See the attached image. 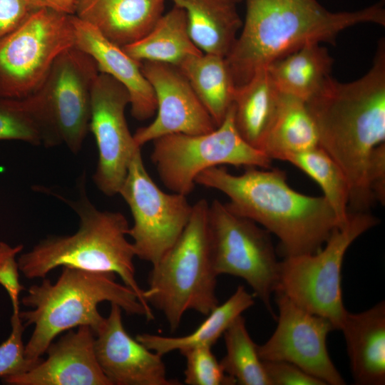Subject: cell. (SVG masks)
I'll list each match as a JSON object with an SVG mask.
<instances>
[{"label": "cell", "mask_w": 385, "mask_h": 385, "mask_svg": "<svg viewBox=\"0 0 385 385\" xmlns=\"http://www.w3.org/2000/svg\"><path fill=\"white\" fill-rule=\"evenodd\" d=\"M141 70L154 91L156 116L133 134L137 145L141 148L156 138L173 133L203 134L217 127L178 67L143 61Z\"/></svg>", "instance_id": "9a60e30c"}, {"label": "cell", "mask_w": 385, "mask_h": 385, "mask_svg": "<svg viewBox=\"0 0 385 385\" xmlns=\"http://www.w3.org/2000/svg\"><path fill=\"white\" fill-rule=\"evenodd\" d=\"M31 286L21 303L31 308L19 312L25 327L34 331L25 345L26 356L40 360L48 346L59 334L80 326L89 327L94 334L104 322L98 306L103 302L118 304L130 315L153 320L137 294L116 281V274L63 267L55 283L48 279Z\"/></svg>", "instance_id": "277c9868"}, {"label": "cell", "mask_w": 385, "mask_h": 385, "mask_svg": "<svg viewBox=\"0 0 385 385\" xmlns=\"http://www.w3.org/2000/svg\"><path fill=\"white\" fill-rule=\"evenodd\" d=\"M150 155L163 184L173 192L189 195L196 177L220 165L270 168L272 160L247 143L234 122L232 104L213 130L198 135L173 133L152 141Z\"/></svg>", "instance_id": "ba28073f"}, {"label": "cell", "mask_w": 385, "mask_h": 385, "mask_svg": "<svg viewBox=\"0 0 385 385\" xmlns=\"http://www.w3.org/2000/svg\"><path fill=\"white\" fill-rule=\"evenodd\" d=\"M368 190L374 199L385 202V143L377 146L371 155L366 167Z\"/></svg>", "instance_id": "e575fe53"}, {"label": "cell", "mask_w": 385, "mask_h": 385, "mask_svg": "<svg viewBox=\"0 0 385 385\" xmlns=\"http://www.w3.org/2000/svg\"><path fill=\"white\" fill-rule=\"evenodd\" d=\"M133 59L160 62L175 66L202 52L192 41L185 11L173 6L139 40L122 47Z\"/></svg>", "instance_id": "cb8c5ba5"}, {"label": "cell", "mask_w": 385, "mask_h": 385, "mask_svg": "<svg viewBox=\"0 0 385 385\" xmlns=\"http://www.w3.org/2000/svg\"><path fill=\"white\" fill-rule=\"evenodd\" d=\"M211 259L216 274L244 279L273 315L271 297L277 289L279 263L270 233L214 200L208 207Z\"/></svg>", "instance_id": "30bf717a"}, {"label": "cell", "mask_w": 385, "mask_h": 385, "mask_svg": "<svg viewBox=\"0 0 385 385\" xmlns=\"http://www.w3.org/2000/svg\"><path fill=\"white\" fill-rule=\"evenodd\" d=\"M165 0H77L75 16L120 47L143 37L163 14Z\"/></svg>", "instance_id": "d6986e66"}, {"label": "cell", "mask_w": 385, "mask_h": 385, "mask_svg": "<svg viewBox=\"0 0 385 385\" xmlns=\"http://www.w3.org/2000/svg\"><path fill=\"white\" fill-rule=\"evenodd\" d=\"M130 105L125 88L99 73L91 93L89 130L93 134L98 160L93 179L106 195L118 194L135 152L141 148L128 128L125 111Z\"/></svg>", "instance_id": "4fadbf2b"}, {"label": "cell", "mask_w": 385, "mask_h": 385, "mask_svg": "<svg viewBox=\"0 0 385 385\" xmlns=\"http://www.w3.org/2000/svg\"><path fill=\"white\" fill-rule=\"evenodd\" d=\"M72 20L75 46L95 60L99 72L111 76L125 88L134 118L138 120L150 118L156 112V100L150 84L142 72L141 63L91 24L75 15Z\"/></svg>", "instance_id": "ac0fdd59"}, {"label": "cell", "mask_w": 385, "mask_h": 385, "mask_svg": "<svg viewBox=\"0 0 385 385\" xmlns=\"http://www.w3.org/2000/svg\"><path fill=\"white\" fill-rule=\"evenodd\" d=\"M19 312H13L11 317V333L0 345L1 379L26 373L42 360H32L26 356L23 342V332L26 327L19 317Z\"/></svg>", "instance_id": "1f68e13d"}, {"label": "cell", "mask_w": 385, "mask_h": 385, "mask_svg": "<svg viewBox=\"0 0 385 385\" xmlns=\"http://www.w3.org/2000/svg\"><path fill=\"white\" fill-rule=\"evenodd\" d=\"M185 11L190 36L205 53L226 57L242 26L235 0H171Z\"/></svg>", "instance_id": "44dd1931"}, {"label": "cell", "mask_w": 385, "mask_h": 385, "mask_svg": "<svg viewBox=\"0 0 385 385\" xmlns=\"http://www.w3.org/2000/svg\"><path fill=\"white\" fill-rule=\"evenodd\" d=\"M95 60L76 46L61 53L34 94L61 143L73 153L89 130L91 93L99 73Z\"/></svg>", "instance_id": "7c38bea8"}, {"label": "cell", "mask_w": 385, "mask_h": 385, "mask_svg": "<svg viewBox=\"0 0 385 385\" xmlns=\"http://www.w3.org/2000/svg\"><path fill=\"white\" fill-rule=\"evenodd\" d=\"M271 385H325L295 364L285 361H262Z\"/></svg>", "instance_id": "836d02e7"}, {"label": "cell", "mask_w": 385, "mask_h": 385, "mask_svg": "<svg viewBox=\"0 0 385 385\" xmlns=\"http://www.w3.org/2000/svg\"><path fill=\"white\" fill-rule=\"evenodd\" d=\"M237 3H239L240 1H241L242 0H235Z\"/></svg>", "instance_id": "74e56055"}, {"label": "cell", "mask_w": 385, "mask_h": 385, "mask_svg": "<svg viewBox=\"0 0 385 385\" xmlns=\"http://www.w3.org/2000/svg\"><path fill=\"white\" fill-rule=\"evenodd\" d=\"M318 145L339 166L349 183L350 212L365 211L374 201L366 172L374 150L385 140V42L379 41L368 72L351 82L329 77L306 101Z\"/></svg>", "instance_id": "6da1fadb"}, {"label": "cell", "mask_w": 385, "mask_h": 385, "mask_svg": "<svg viewBox=\"0 0 385 385\" xmlns=\"http://www.w3.org/2000/svg\"><path fill=\"white\" fill-rule=\"evenodd\" d=\"M72 16L36 9L0 38V98H24L39 88L57 57L75 46Z\"/></svg>", "instance_id": "9c48e42d"}, {"label": "cell", "mask_w": 385, "mask_h": 385, "mask_svg": "<svg viewBox=\"0 0 385 385\" xmlns=\"http://www.w3.org/2000/svg\"><path fill=\"white\" fill-rule=\"evenodd\" d=\"M341 331L357 385L385 384V302L359 312H347Z\"/></svg>", "instance_id": "ffe728a7"}, {"label": "cell", "mask_w": 385, "mask_h": 385, "mask_svg": "<svg viewBox=\"0 0 385 385\" xmlns=\"http://www.w3.org/2000/svg\"><path fill=\"white\" fill-rule=\"evenodd\" d=\"M118 194L128 205L133 223L128 236L135 257L155 264L181 235L192 205L187 195L163 192L146 170L138 148Z\"/></svg>", "instance_id": "8fae6325"}, {"label": "cell", "mask_w": 385, "mask_h": 385, "mask_svg": "<svg viewBox=\"0 0 385 385\" xmlns=\"http://www.w3.org/2000/svg\"><path fill=\"white\" fill-rule=\"evenodd\" d=\"M195 184L222 192L229 197L225 205L230 211L275 235L284 257L317 252L338 226L324 196L295 191L278 168L248 167L236 175L212 167L201 172Z\"/></svg>", "instance_id": "7a4b0ae2"}, {"label": "cell", "mask_w": 385, "mask_h": 385, "mask_svg": "<svg viewBox=\"0 0 385 385\" xmlns=\"http://www.w3.org/2000/svg\"><path fill=\"white\" fill-rule=\"evenodd\" d=\"M242 29L225 57L236 87L260 69L310 42L334 43L344 29L359 24L385 25L382 2L333 12L317 0H245Z\"/></svg>", "instance_id": "3957f363"}, {"label": "cell", "mask_w": 385, "mask_h": 385, "mask_svg": "<svg viewBox=\"0 0 385 385\" xmlns=\"http://www.w3.org/2000/svg\"><path fill=\"white\" fill-rule=\"evenodd\" d=\"M279 95L267 67L235 88L232 106L236 129L247 143L260 150L274 119Z\"/></svg>", "instance_id": "7402d4cb"}, {"label": "cell", "mask_w": 385, "mask_h": 385, "mask_svg": "<svg viewBox=\"0 0 385 385\" xmlns=\"http://www.w3.org/2000/svg\"><path fill=\"white\" fill-rule=\"evenodd\" d=\"M178 67L218 126L232 104L236 88L225 58L202 53Z\"/></svg>", "instance_id": "4316f807"}, {"label": "cell", "mask_w": 385, "mask_h": 385, "mask_svg": "<svg viewBox=\"0 0 385 385\" xmlns=\"http://www.w3.org/2000/svg\"><path fill=\"white\" fill-rule=\"evenodd\" d=\"M226 354L220 361L225 372L240 385H271L257 344L251 338L240 315L223 334Z\"/></svg>", "instance_id": "f546056e"}, {"label": "cell", "mask_w": 385, "mask_h": 385, "mask_svg": "<svg viewBox=\"0 0 385 385\" xmlns=\"http://www.w3.org/2000/svg\"><path fill=\"white\" fill-rule=\"evenodd\" d=\"M254 297L244 286L240 285L230 298L215 307L192 333L174 337L144 333L138 334L135 339L163 356L173 351L181 352L196 346H212L236 318L253 306Z\"/></svg>", "instance_id": "d4e9b609"}, {"label": "cell", "mask_w": 385, "mask_h": 385, "mask_svg": "<svg viewBox=\"0 0 385 385\" xmlns=\"http://www.w3.org/2000/svg\"><path fill=\"white\" fill-rule=\"evenodd\" d=\"M32 10L48 9L58 12L74 15L77 0H26Z\"/></svg>", "instance_id": "8d00e7d4"}, {"label": "cell", "mask_w": 385, "mask_h": 385, "mask_svg": "<svg viewBox=\"0 0 385 385\" xmlns=\"http://www.w3.org/2000/svg\"><path fill=\"white\" fill-rule=\"evenodd\" d=\"M281 160L295 165L321 187L324 197L342 226L349 216L350 190L346 178L335 161L319 146L299 153H289Z\"/></svg>", "instance_id": "f1b7e54d"}, {"label": "cell", "mask_w": 385, "mask_h": 385, "mask_svg": "<svg viewBox=\"0 0 385 385\" xmlns=\"http://www.w3.org/2000/svg\"><path fill=\"white\" fill-rule=\"evenodd\" d=\"M379 220L366 211L349 212L335 227L324 249L284 257L279 263L277 289L302 309L331 322L341 330L347 310L342 299V267L351 243Z\"/></svg>", "instance_id": "52a82bcc"}, {"label": "cell", "mask_w": 385, "mask_h": 385, "mask_svg": "<svg viewBox=\"0 0 385 385\" xmlns=\"http://www.w3.org/2000/svg\"><path fill=\"white\" fill-rule=\"evenodd\" d=\"M70 205L79 217L78 230L71 235L49 236L21 254L18 257L20 272L28 279L44 278L58 267L113 272L152 311L135 277V253L127 238L130 227L125 217L96 208L83 188L80 199Z\"/></svg>", "instance_id": "5b68a950"}, {"label": "cell", "mask_w": 385, "mask_h": 385, "mask_svg": "<svg viewBox=\"0 0 385 385\" xmlns=\"http://www.w3.org/2000/svg\"><path fill=\"white\" fill-rule=\"evenodd\" d=\"M209 203L201 199L180 237L152 266L144 298L165 316L174 332L184 314L194 310L207 316L219 303L217 277L211 259ZM151 307V306H150Z\"/></svg>", "instance_id": "8992f818"}, {"label": "cell", "mask_w": 385, "mask_h": 385, "mask_svg": "<svg viewBox=\"0 0 385 385\" xmlns=\"http://www.w3.org/2000/svg\"><path fill=\"white\" fill-rule=\"evenodd\" d=\"M333 58L318 42L307 43L267 68L280 93L308 101L330 77Z\"/></svg>", "instance_id": "603a6c76"}, {"label": "cell", "mask_w": 385, "mask_h": 385, "mask_svg": "<svg viewBox=\"0 0 385 385\" xmlns=\"http://www.w3.org/2000/svg\"><path fill=\"white\" fill-rule=\"evenodd\" d=\"M212 346H200L180 352L185 356L184 382L188 385H233L235 380L224 371Z\"/></svg>", "instance_id": "4dcf8cb0"}, {"label": "cell", "mask_w": 385, "mask_h": 385, "mask_svg": "<svg viewBox=\"0 0 385 385\" xmlns=\"http://www.w3.org/2000/svg\"><path fill=\"white\" fill-rule=\"evenodd\" d=\"M23 248L21 244L12 247L5 242H0V286L7 292L15 313L20 312L19 297L25 289L19 281L17 258Z\"/></svg>", "instance_id": "d6a6232c"}, {"label": "cell", "mask_w": 385, "mask_h": 385, "mask_svg": "<svg viewBox=\"0 0 385 385\" xmlns=\"http://www.w3.org/2000/svg\"><path fill=\"white\" fill-rule=\"evenodd\" d=\"M318 134L306 102L280 93L277 111L261 151L271 160L314 148Z\"/></svg>", "instance_id": "484cf974"}, {"label": "cell", "mask_w": 385, "mask_h": 385, "mask_svg": "<svg viewBox=\"0 0 385 385\" xmlns=\"http://www.w3.org/2000/svg\"><path fill=\"white\" fill-rule=\"evenodd\" d=\"M94 341L95 334L88 326L70 329L50 344L46 359L2 381L10 385H111L98 362Z\"/></svg>", "instance_id": "e0dca14e"}, {"label": "cell", "mask_w": 385, "mask_h": 385, "mask_svg": "<svg viewBox=\"0 0 385 385\" xmlns=\"http://www.w3.org/2000/svg\"><path fill=\"white\" fill-rule=\"evenodd\" d=\"M274 293L277 325L270 339L257 345L261 360L290 362L325 385L345 384L327 351V335L335 330L331 322L302 309L281 292Z\"/></svg>", "instance_id": "5bb4252c"}, {"label": "cell", "mask_w": 385, "mask_h": 385, "mask_svg": "<svg viewBox=\"0 0 385 385\" xmlns=\"http://www.w3.org/2000/svg\"><path fill=\"white\" fill-rule=\"evenodd\" d=\"M122 309L111 311L95 334L94 349L101 369L111 385H178L168 379L163 356L150 350L126 332Z\"/></svg>", "instance_id": "2e32d148"}, {"label": "cell", "mask_w": 385, "mask_h": 385, "mask_svg": "<svg viewBox=\"0 0 385 385\" xmlns=\"http://www.w3.org/2000/svg\"><path fill=\"white\" fill-rule=\"evenodd\" d=\"M33 11L26 0H0V38L17 27Z\"/></svg>", "instance_id": "d590c367"}, {"label": "cell", "mask_w": 385, "mask_h": 385, "mask_svg": "<svg viewBox=\"0 0 385 385\" xmlns=\"http://www.w3.org/2000/svg\"><path fill=\"white\" fill-rule=\"evenodd\" d=\"M0 140H21L45 147L61 144L33 94L24 98H0Z\"/></svg>", "instance_id": "83f0119b"}]
</instances>
